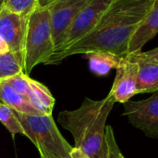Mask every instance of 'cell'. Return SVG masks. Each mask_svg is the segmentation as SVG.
Masks as SVG:
<instances>
[{"instance_id":"obj_1","label":"cell","mask_w":158,"mask_h":158,"mask_svg":"<svg viewBox=\"0 0 158 158\" xmlns=\"http://www.w3.org/2000/svg\"><path fill=\"white\" fill-rule=\"evenodd\" d=\"M154 0H114L96 26L70 46L54 52L46 65L58 64L68 56L93 52L128 55L130 41L149 13Z\"/></svg>"},{"instance_id":"obj_2","label":"cell","mask_w":158,"mask_h":158,"mask_svg":"<svg viewBox=\"0 0 158 158\" xmlns=\"http://www.w3.org/2000/svg\"><path fill=\"white\" fill-rule=\"evenodd\" d=\"M115 103L108 94L101 100L85 98L78 109L61 111L57 121L73 136L74 147L91 158H106V122Z\"/></svg>"},{"instance_id":"obj_3","label":"cell","mask_w":158,"mask_h":158,"mask_svg":"<svg viewBox=\"0 0 158 158\" xmlns=\"http://www.w3.org/2000/svg\"><path fill=\"white\" fill-rule=\"evenodd\" d=\"M55 51L48 7L38 6L28 19L22 51L23 73L30 75L39 64H45Z\"/></svg>"},{"instance_id":"obj_4","label":"cell","mask_w":158,"mask_h":158,"mask_svg":"<svg viewBox=\"0 0 158 158\" xmlns=\"http://www.w3.org/2000/svg\"><path fill=\"white\" fill-rule=\"evenodd\" d=\"M25 136L35 145L40 155L47 157L70 158L72 146L64 139L52 115H29L15 111Z\"/></svg>"},{"instance_id":"obj_5","label":"cell","mask_w":158,"mask_h":158,"mask_svg":"<svg viewBox=\"0 0 158 158\" xmlns=\"http://www.w3.org/2000/svg\"><path fill=\"white\" fill-rule=\"evenodd\" d=\"M112 1L113 0H91L75 17L66 31L60 45L54 52L63 50L87 35L96 26Z\"/></svg>"},{"instance_id":"obj_6","label":"cell","mask_w":158,"mask_h":158,"mask_svg":"<svg viewBox=\"0 0 158 158\" xmlns=\"http://www.w3.org/2000/svg\"><path fill=\"white\" fill-rule=\"evenodd\" d=\"M124 116L150 138H158V92L141 101L124 103Z\"/></svg>"},{"instance_id":"obj_7","label":"cell","mask_w":158,"mask_h":158,"mask_svg":"<svg viewBox=\"0 0 158 158\" xmlns=\"http://www.w3.org/2000/svg\"><path fill=\"white\" fill-rule=\"evenodd\" d=\"M91 0H57L48 7L51 18L55 50L60 45L63 37L78 13Z\"/></svg>"},{"instance_id":"obj_8","label":"cell","mask_w":158,"mask_h":158,"mask_svg":"<svg viewBox=\"0 0 158 158\" xmlns=\"http://www.w3.org/2000/svg\"><path fill=\"white\" fill-rule=\"evenodd\" d=\"M138 64L128 56L122 57L117 68L113 86L108 94L115 102L126 103L136 94Z\"/></svg>"},{"instance_id":"obj_9","label":"cell","mask_w":158,"mask_h":158,"mask_svg":"<svg viewBox=\"0 0 158 158\" xmlns=\"http://www.w3.org/2000/svg\"><path fill=\"white\" fill-rule=\"evenodd\" d=\"M28 19L12 13L5 7L0 11V37L7 44L10 52L19 55L21 58Z\"/></svg>"},{"instance_id":"obj_10","label":"cell","mask_w":158,"mask_h":158,"mask_svg":"<svg viewBox=\"0 0 158 158\" xmlns=\"http://www.w3.org/2000/svg\"><path fill=\"white\" fill-rule=\"evenodd\" d=\"M127 56L138 64L136 94L158 92V61L146 57L142 51Z\"/></svg>"},{"instance_id":"obj_11","label":"cell","mask_w":158,"mask_h":158,"mask_svg":"<svg viewBox=\"0 0 158 158\" xmlns=\"http://www.w3.org/2000/svg\"><path fill=\"white\" fill-rule=\"evenodd\" d=\"M158 33V0H154L152 7L132 35L128 55L141 52L144 44Z\"/></svg>"},{"instance_id":"obj_12","label":"cell","mask_w":158,"mask_h":158,"mask_svg":"<svg viewBox=\"0 0 158 158\" xmlns=\"http://www.w3.org/2000/svg\"><path fill=\"white\" fill-rule=\"evenodd\" d=\"M28 81L31 88L28 99L30 103L43 115H52L55 106V98L48 88L41 82L32 80L30 76H28Z\"/></svg>"},{"instance_id":"obj_13","label":"cell","mask_w":158,"mask_h":158,"mask_svg":"<svg viewBox=\"0 0 158 158\" xmlns=\"http://www.w3.org/2000/svg\"><path fill=\"white\" fill-rule=\"evenodd\" d=\"M0 102L12 108L14 111L29 115H43L36 110L30 101L18 94L6 81H0Z\"/></svg>"},{"instance_id":"obj_14","label":"cell","mask_w":158,"mask_h":158,"mask_svg":"<svg viewBox=\"0 0 158 158\" xmlns=\"http://www.w3.org/2000/svg\"><path fill=\"white\" fill-rule=\"evenodd\" d=\"M85 56L89 60L91 71L98 76H106L112 69H117L123 57L109 52H93Z\"/></svg>"},{"instance_id":"obj_15","label":"cell","mask_w":158,"mask_h":158,"mask_svg":"<svg viewBox=\"0 0 158 158\" xmlns=\"http://www.w3.org/2000/svg\"><path fill=\"white\" fill-rule=\"evenodd\" d=\"M21 72H23V67L19 55L12 52L0 55V81Z\"/></svg>"},{"instance_id":"obj_16","label":"cell","mask_w":158,"mask_h":158,"mask_svg":"<svg viewBox=\"0 0 158 158\" xmlns=\"http://www.w3.org/2000/svg\"><path fill=\"white\" fill-rule=\"evenodd\" d=\"M0 122L6 127V129L12 135L15 134L25 135L23 128L15 115V111L1 102H0Z\"/></svg>"},{"instance_id":"obj_17","label":"cell","mask_w":158,"mask_h":158,"mask_svg":"<svg viewBox=\"0 0 158 158\" xmlns=\"http://www.w3.org/2000/svg\"><path fill=\"white\" fill-rule=\"evenodd\" d=\"M39 6V0H4V7L22 17L29 16Z\"/></svg>"},{"instance_id":"obj_18","label":"cell","mask_w":158,"mask_h":158,"mask_svg":"<svg viewBox=\"0 0 158 158\" xmlns=\"http://www.w3.org/2000/svg\"><path fill=\"white\" fill-rule=\"evenodd\" d=\"M4 81H6L8 85H10L18 94L29 99L31 88L28 81V75L21 72L5 80Z\"/></svg>"},{"instance_id":"obj_19","label":"cell","mask_w":158,"mask_h":158,"mask_svg":"<svg viewBox=\"0 0 158 158\" xmlns=\"http://www.w3.org/2000/svg\"><path fill=\"white\" fill-rule=\"evenodd\" d=\"M106 143L107 149L106 158H125L117 144L113 129L110 126L106 127Z\"/></svg>"},{"instance_id":"obj_20","label":"cell","mask_w":158,"mask_h":158,"mask_svg":"<svg viewBox=\"0 0 158 158\" xmlns=\"http://www.w3.org/2000/svg\"><path fill=\"white\" fill-rule=\"evenodd\" d=\"M70 158H91L82 150L77 147H73L70 152Z\"/></svg>"},{"instance_id":"obj_21","label":"cell","mask_w":158,"mask_h":158,"mask_svg":"<svg viewBox=\"0 0 158 158\" xmlns=\"http://www.w3.org/2000/svg\"><path fill=\"white\" fill-rule=\"evenodd\" d=\"M143 54L148 58L158 61V47L155 48V49H152L150 51H147V52H143Z\"/></svg>"},{"instance_id":"obj_22","label":"cell","mask_w":158,"mask_h":158,"mask_svg":"<svg viewBox=\"0 0 158 158\" xmlns=\"http://www.w3.org/2000/svg\"><path fill=\"white\" fill-rule=\"evenodd\" d=\"M10 52V49L7 45V44L5 42V40L0 37V55H4Z\"/></svg>"},{"instance_id":"obj_23","label":"cell","mask_w":158,"mask_h":158,"mask_svg":"<svg viewBox=\"0 0 158 158\" xmlns=\"http://www.w3.org/2000/svg\"><path fill=\"white\" fill-rule=\"evenodd\" d=\"M56 1H57V0H39V6L47 7Z\"/></svg>"},{"instance_id":"obj_24","label":"cell","mask_w":158,"mask_h":158,"mask_svg":"<svg viewBox=\"0 0 158 158\" xmlns=\"http://www.w3.org/2000/svg\"><path fill=\"white\" fill-rule=\"evenodd\" d=\"M4 7V0H0V11Z\"/></svg>"},{"instance_id":"obj_25","label":"cell","mask_w":158,"mask_h":158,"mask_svg":"<svg viewBox=\"0 0 158 158\" xmlns=\"http://www.w3.org/2000/svg\"><path fill=\"white\" fill-rule=\"evenodd\" d=\"M40 156H41V158H56V157H47V156H44V155H40Z\"/></svg>"},{"instance_id":"obj_26","label":"cell","mask_w":158,"mask_h":158,"mask_svg":"<svg viewBox=\"0 0 158 158\" xmlns=\"http://www.w3.org/2000/svg\"><path fill=\"white\" fill-rule=\"evenodd\" d=\"M113 1H114V0H113Z\"/></svg>"}]
</instances>
